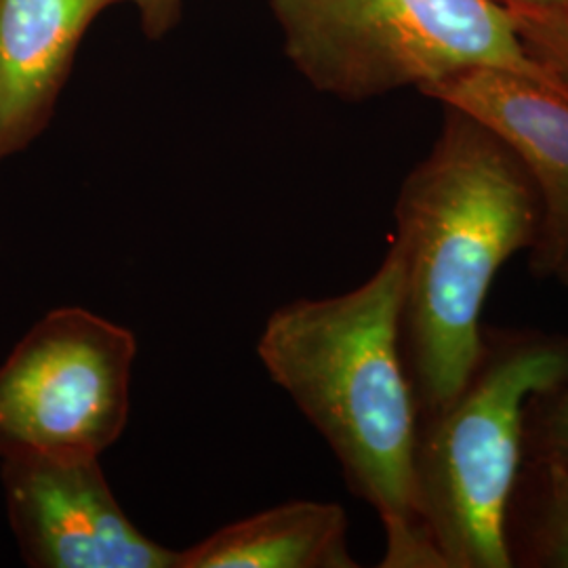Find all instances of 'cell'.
<instances>
[{"label": "cell", "mask_w": 568, "mask_h": 568, "mask_svg": "<svg viewBox=\"0 0 568 568\" xmlns=\"http://www.w3.org/2000/svg\"><path fill=\"white\" fill-rule=\"evenodd\" d=\"M400 339L419 419L464 389L480 361V314L501 265L530 248L541 201L525 166L480 122L447 108L432 152L400 187Z\"/></svg>", "instance_id": "obj_1"}, {"label": "cell", "mask_w": 568, "mask_h": 568, "mask_svg": "<svg viewBox=\"0 0 568 568\" xmlns=\"http://www.w3.org/2000/svg\"><path fill=\"white\" fill-rule=\"evenodd\" d=\"M403 284V260L389 246L361 286L274 310L257 354L335 453L347 487L379 514L382 567L422 568L434 541L415 508L419 408L400 339Z\"/></svg>", "instance_id": "obj_2"}, {"label": "cell", "mask_w": 568, "mask_h": 568, "mask_svg": "<svg viewBox=\"0 0 568 568\" xmlns=\"http://www.w3.org/2000/svg\"><path fill=\"white\" fill-rule=\"evenodd\" d=\"M567 379L568 337L485 335L464 389L419 419L415 508L448 568L514 567L508 518L525 464L528 406Z\"/></svg>", "instance_id": "obj_3"}, {"label": "cell", "mask_w": 568, "mask_h": 568, "mask_svg": "<svg viewBox=\"0 0 568 568\" xmlns=\"http://www.w3.org/2000/svg\"><path fill=\"white\" fill-rule=\"evenodd\" d=\"M286 53L316 89L361 102L504 68L567 91L499 0H274Z\"/></svg>", "instance_id": "obj_4"}, {"label": "cell", "mask_w": 568, "mask_h": 568, "mask_svg": "<svg viewBox=\"0 0 568 568\" xmlns=\"http://www.w3.org/2000/svg\"><path fill=\"white\" fill-rule=\"evenodd\" d=\"M138 339L84 307H58L0 365V459H100L129 424Z\"/></svg>", "instance_id": "obj_5"}, {"label": "cell", "mask_w": 568, "mask_h": 568, "mask_svg": "<svg viewBox=\"0 0 568 568\" xmlns=\"http://www.w3.org/2000/svg\"><path fill=\"white\" fill-rule=\"evenodd\" d=\"M2 485L30 567L178 568L180 551L145 537L122 511L100 459H4Z\"/></svg>", "instance_id": "obj_6"}, {"label": "cell", "mask_w": 568, "mask_h": 568, "mask_svg": "<svg viewBox=\"0 0 568 568\" xmlns=\"http://www.w3.org/2000/svg\"><path fill=\"white\" fill-rule=\"evenodd\" d=\"M426 95L480 122L525 166L541 201L530 270L560 276L568 267L567 91L514 70L474 68L429 87Z\"/></svg>", "instance_id": "obj_7"}, {"label": "cell", "mask_w": 568, "mask_h": 568, "mask_svg": "<svg viewBox=\"0 0 568 568\" xmlns=\"http://www.w3.org/2000/svg\"><path fill=\"white\" fill-rule=\"evenodd\" d=\"M116 0H0V161L51 119L84 30Z\"/></svg>", "instance_id": "obj_8"}, {"label": "cell", "mask_w": 568, "mask_h": 568, "mask_svg": "<svg viewBox=\"0 0 568 568\" xmlns=\"http://www.w3.org/2000/svg\"><path fill=\"white\" fill-rule=\"evenodd\" d=\"M347 530L339 504L288 501L182 549L178 568H354Z\"/></svg>", "instance_id": "obj_9"}, {"label": "cell", "mask_w": 568, "mask_h": 568, "mask_svg": "<svg viewBox=\"0 0 568 568\" xmlns=\"http://www.w3.org/2000/svg\"><path fill=\"white\" fill-rule=\"evenodd\" d=\"M514 493H520V527L509 532L511 562L520 567L568 568V469L528 457Z\"/></svg>", "instance_id": "obj_10"}, {"label": "cell", "mask_w": 568, "mask_h": 568, "mask_svg": "<svg viewBox=\"0 0 568 568\" xmlns=\"http://www.w3.org/2000/svg\"><path fill=\"white\" fill-rule=\"evenodd\" d=\"M525 450L568 469V379L528 406Z\"/></svg>", "instance_id": "obj_11"}, {"label": "cell", "mask_w": 568, "mask_h": 568, "mask_svg": "<svg viewBox=\"0 0 568 568\" xmlns=\"http://www.w3.org/2000/svg\"><path fill=\"white\" fill-rule=\"evenodd\" d=\"M520 37L532 55L551 68L568 84V7L530 11L511 9Z\"/></svg>", "instance_id": "obj_12"}, {"label": "cell", "mask_w": 568, "mask_h": 568, "mask_svg": "<svg viewBox=\"0 0 568 568\" xmlns=\"http://www.w3.org/2000/svg\"><path fill=\"white\" fill-rule=\"evenodd\" d=\"M142 13L145 32L152 37L163 34L180 13V0H131Z\"/></svg>", "instance_id": "obj_13"}, {"label": "cell", "mask_w": 568, "mask_h": 568, "mask_svg": "<svg viewBox=\"0 0 568 568\" xmlns=\"http://www.w3.org/2000/svg\"><path fill=\"white\" fill-rule=\"evenodd\" d=\"M509 9H530V11H548L568 7V0H499Z\"/></svg>", "instance_id": "obj_14"}, {"label": "cell", "mask_w": 568, "mask_h": 568, "mask_svg": "<svg viewBox=\"0 0 568 568\" xmlns=\"http://www.w3.org/2000/svg\"><path fill=\"white\" fill-rule=\"evenodd\" d=\"M558 278H560V281H562V283L567 284V288H568V267H565V270H562V274H560V276H558Z\"/></svg>", "instance_id": "obj_15"}]
</instances>
